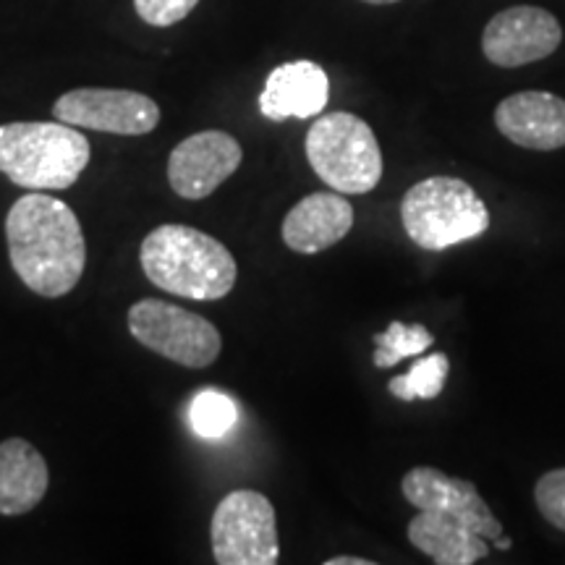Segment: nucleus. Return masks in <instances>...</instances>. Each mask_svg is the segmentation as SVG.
<instances>
[{"label":"nucleus","instance_id":"nucleus-6","mask_svg":"<svg viewBox=\"0 0 565 565\" xmlns=\"http://www.w3.org/2000/svg\"><path fill=\"white\" fill-rule=\"evenodd\" d=\"M129 330L145 349L189 370L210 366L223 349V338L210 320L160 299L134 303L129 309Z\"/></svg>","mask_w":565,"mask_h":565},{"label":"nucleus","instance_id":"nucleus-24","mask_svg":"<svg viewBox=\"0 0 565 565\" xmlns=\"http://www.w3.org/2000/svg\"><path fill=\"white\" fill-rule=\"evenodd\" d=\"M364 3H372V6H391V3H398V0H364Z\"/></svg>","mask_w":565,"mask_h":565},{"label":"nucleus","instance_id":"nucleus-4","mask_svg":"<svg viewBox=\"0 0 565 565\" xmlns=\"http://www.w3.org/2000/svg\"><path fill=\"white\" fill-rule=\"evenodd\" d=\"M404 231L416 246L448 249L490 228V212L475 189L454 175H433L412 186L401 202Z\"/></svg>","mask_w":565,"mask_h":565},{"label":"nucleus","instance_id":"nucleus-16","mask_svg":"<svg viewBox=\"0 0 565 565\" xmlns=\"http://www.w3.org/2000/svg\"><path fill=\"white\" fill-rule=\"evenodd\" d=\"M408 542L437 565H471L490 555L484 536L454 515L419 511L408 524Z\"/></svg>","mask_w":565,"mask_h":565},{"label":"nucleus","instance_id":"nucleus-13","mask_svg":"<svg viewBox=\"0 0 565 565\" xmlns=\"http://www.w3.org/2000/svg\"><path fill=\"white\" fill-rule=\"evenodd\" d=\"M330 97V79L312 61H294L273 68L259 95V110L270 121L320 116Z\"/></svg>","mask_w":565,"mask_h":565},{"label":"nucleus","instance_id":"nucleus-14","mask_svg":"<svg viewBox=\"0 0 565 565\" xmlns=\"http://www.w3.org/2000/svg\"><path fill=\"white\" fill-rule=\"evenodd\" d=\"M353 228V207L341 192H315L282 221V242L291 252L320 254L343 242Z\"/></svg>","mask_w":565,"mask_h":565},{"label":"nucleus","instance_id":"nucleus-8","mask_svg":"<svg viewBox=\"0 0 565 565\" xmlns=\"http://www.w3.org/2000/svg\"><path fill=\"white\" fill-rule=\"evenodd\" d=\"M55 121L76 129L116 134V137H141L160 124V108L152 97L131 89L82 87L61 95L53 105Z\"/></svg>","mask_w":565,"mask_h":565},{"label":"nucleus","instance_id":"nucleus-21","mask_svg":"<svg viewBox=\"0 0 565 565\" xmlns=\"http://www.w3.org/2000/svg\"><path fill=\"white\" fill-rule=\"evenodd\" d=\"M200 0H134L139 19L150 26H173L196 9Z\"/></svg>","mask_w":565,"mask_h":565},{"label":"nucleus","instance_id":"nucleus-23","mask_svg":"<svg viewBox=\"0 0 565 565\" xmlns=\"http://www.w3.org/2000/svg\"><path fill=\"white\" fill-rule=\"evenodd\" d=\"M492 545L498 547V550H511V547H513V542H511V536H503V534H500L498 540H492Z\"/></svg>","mask_w":565,"mask_h":565},{"label":"nucleus","instance_id":"nucleus-12","mask_svg":"<svg viewBox=\"0 0 565 565\" xmlns=\"http://www.w3.org/2000/svg\"><path fill=\"white\" fill-rule=\"evenodd\" d=\"M494 126L524 150H561L565 147V100L553 92H519L498 105Z\"/></svg>","mask_w":565,"mask_h":565},{"label":"nucleus","instance_id":"nucleus-2","mask_svg":"<svg viewBox=\"0 0 565 565\" xmlns=\"http://www.w3.org/2000/svg\"><path fill=\"white\" fill-rule=\"evenodd\" d=\"M141 270L152 286L192 301H217L236 286V259L225 244L192 225L168 223L141 242Z\"/></svg>","mask_w":565,"mask_h":565},{"label":"nucleus","instance_id":"nucleus-5","mask_svg":"<svg viewBox=\"0 0 565 565\" xmlns=\"http://www.w3.org/2000/svg\"><path fill=\"white\" fill-rule=\"evenodd\" d=\"M312 171L341 194H366L383 179V152L372 126L353 113H328L307 134Z\"/></svg>","mask_w":565,"mask_h":565},{"label":"nucleus","instance_id":"nucleus-10","mask_svg":"<svg viewBox=\"0 0 565 565\" xmlns=\"http://www.w3.org/2000/svg\"><path fill=\"white\" fill-rule=\"evenodd\" d=\"M244 150L231 134L200 131L181 141L168 160V181L183 200H207V196L238 171Z\"/></svg>","mask_w":565,"mask_h":565},{"label":"nucleus","instance_id":"nucleus-1","mask_svg":"<svg viewBox=\"0 0 565 565\" xmlns=\"http://www.w3.org/2000/svg\"><path fill=\"white\" fill-rule=\"evenodd\" d=\"M6 242L13 273L38 296L61 299L82 280L87 244L66 202L42 192L21 196L6 217Z\"/></svg>","mask_w":565,"mask_h":565},{"label":"nucleus","instance_id":"nucleus-19","mask_svg":"<svg viewBox=\"0 0 565 565\" xmlns=\"http://www.w3.org/2000/svg\"><path fill=\"white\" fill-rule=\"evenodd\" d=\"M189 422L202 437H223L236 424V404L225 393L202 391L189 406Z\"/></svg>","mask_w":565,"mask_h":565},{"label":"nucleus","instance_id":"nucleus-18","mask_svg":"<svg viewBox=\"0 0 565 565\" xmlns=\"http://www.w3.org/2000/svg\"><path fill=\"white\" fill-rule=\"evenodd\" d=\"M435 343V335L429 333L424 324H404V322H391V328L385 333L374 335V366L380 370H391L398 362H404L408 356H419Z\"/></svg>","mask_w":565,"mask_h":565},{"label":"nucleus","instance_id":"nucleus-9","mask_svg":"<svg viewBox=\"0 0 565 565\" xmlns=\"http://www.w3.org/2000/svg\"><path fill=\"white\" fill-rule=\"evenodd\" d=\"M561 42V21L553 13L536 6H513L484 26L482 51L494 66L519 68L553 55Z\"/></svg>","mask_w":565,"mask_h":565},{"label":"nucleus","instance_id":"nucleus-17","mask_svg":"<svg viewBox=\"0 0 565 565\" xmlns=\"http://www.w3.org/2000/svg\"><path fill=\"white\" fill-rule=\"evenodd\" d=\"M450 372V359L445 353H429V356L416 359L412 370L401 377L391 380V393L401 401H433L443 393L445 377Z\"/></svg>","mask_w":565,"mask_h":565},{"label":"nucleus","instance_id":"nucleus-3","mask_svg":"<svg viewBox=\"0 0 565 565\" xmlns=\"http://www.w3.org/2000/svg\"><path fill=\"white\" fill-rule=\"evenodd\" d=\"M89 141L63 121H19L0 126V173L30 192L74 186L89 166Z\"/></svg>","mask_w":565,"mask_h":565},{"label":"nucleus","instance_id":"nucleus-20","mask_svg":"<svg viewBox=\"0 0 565 565\" xmlns=\"http://www.w3.org/2000/svg\"><path fill=\"white\" fill-rule=\"evenodd\" d=\"M534 500L550 524L565 532V469H553L542 475L534 487Z\"/></svg>","mask_w":565,"mask_h":565},{"label":"nucleus","instance_id":"nucleus-7","mask_svg":"<svg viewBox=\"0 0 565 565\" xmlns=\"http://www.w3.org/2000/svg\"><path fill=\"white\" fill-rule=\"evenodd\" d=\"M212 555L221 565H275L280 555L275 508L263 492L233 490L212 515Z\"/></svg>","mask_w":565,"mask_h":565},{"label":"nucleus","instance_id":"nucleus-11","mask_svg":"<svg viewBox=\"0 0 565 565\" xmlns=\"http://www.w3.org/2000/svg\"><path fill=\"white\" fill-rule=\"evenodd\" d=\"M401 490H404V498L416 511L454 515L461 524L475 529L479 536H484L487 542L498 540L503 534V526L492 515L490 505L484 503L477 487L466 482V479L448 477L445 471L433 469V466H416L404 477Z\"/></svg>","mask_w":565,"mask_h":565},{"label":"nucleus","instance_id":"nucleus-22","mask_svg":"<svg viewBox=\"0 0 565 565\" xmlns=\"http://www.w3.org/2000/svg\"><path fill=\"white\" fill-rule=\"evenodd\" d=\"M324 565H372V561H364V557H330Z\"/></svg>","mask_w":565,"mask_h":565},{"label":"nucleus","instance_id":"nucleus-15","mask_svg":"<svg viewBox=\"0 0 565 565\" xmlns=\"http://www.w3.org/2000/svg\"><path fill=\"white\" fill-rule=\"evenodd\" d=\"M51 475L32 443L11 437L0 443V515H24L45 498Z\"/></svg>","mask_w":565,"mask_h":565}]
</instances>
